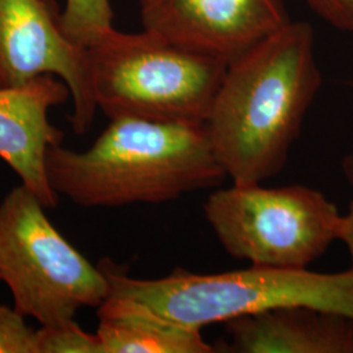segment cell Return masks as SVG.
Returning a JSON list of instances; mask_svg holds the SVG:
<instances>
[{
  "label": "cell",
  "instance_id": "1",
  "mask_svg": "<svg viewBox=\"0 0 353 353\" xmlns=\"http://www.w3.org/2000/svg\"><path fill=\"white\" fill-rule=\"evenodd\" d=\"M314 30L290 21L229 63L204 122L233 183L278 176L322 84Z\"/></svg>",
  "mask_w": 353,
  "mask_h": 353
},
{
  "label": "cell",
  "instance_id": "2",
  "mask_svg": "<svg viewBox=\"0 0 353 353\" xmlns=\"http://www.w3.org/2000/svg\"><path fill=\"white\" fill-rule=\"evenodd\" d=\"M87 151L61 145L46 153L52 190L83 207L166 203L223 183L204 123L121 117Z\"/></svg>",
  "mask_w": 353,
  "mask_h": 353
},
{
  "label": "cell",
  "instance_id": "3",
  "mask_svg": "<svg viewBox=\"0 0 353 353\" xmlns=\"http://www.w3.org/2000/svg\"><path fill=\"white\" fill-rule=\"evenodd\" d=\"M100 267L109 281V294L138 301L186 327L202 330L290 305L353 318V267L335 274L254 265L221 274L176 268L160 279L130 278L108 259Z\"/></svg>",
  "mask_w": 353,
  "mask_h": 353
},
{
  "label": "cell",
  "instance_id": "4",
  "mask_svg": "<svg viewBox=\"0 0 353 353\" xmlns=\"http://www.w3.org/2000/svg\"><path fill=\"white\" fill-rule=\"evenodd\" d=\"M93 99L110 119L204 123L229 64L150 32L113 29L88 49Z\"/></svg>",
  "mask_w": 353,
  "mask_h": 353
},
{
  "label": "cell",
  "instance_id": "5",
  "mask_svg": "<svg viewBox=\"0 0 353 353\" xmlns=\"http://www.w3.org/2000/svg\"><path fill=\"white\" fill-rule=\"evenodd\" d=\"M0 280L11 290L14 307L41 326L99 307L110 293L101 267L64 239L24 183L0 203Z\"/></svg>",
  "mask_w": 353,
  "mask_h": 353
},
{
  "label": "cell",
  "instance_id": "6",
  "mask_svg": "<svg viewBox=\"0 0 353 353\" xmlns=\"http://www.w3.org/2000/svg\"><path fill=\"white\" fill-rule=\"evenodd\" d=\"M204 216L233 258L254 265L307 268L335 240L341 214L319 190L233 183L214 191Z\"/></svg>",
  "mask_w": 353,
  "mask_h": 353
},
{
  "label": "cell",
  "instance_id": "7",
  "mask_svg": "<svg viewBox=\"0 0 353 353\" xmlns=\"http://www.w3.org/2000/svg\"><path fill=\"white\" fill-rule=\"evenodd\" d=\"M42 75L67 84L74 102L68 121L76 134H87L97 110L88 50L64 36L54 0H0V87H20Z\"/></svg>",
  "mask_w": 353,
  "mask_h": 353
},
{
  "label": "cell",
  "instance_id": "8",
  "mask_svg": "<svg viewBox=\"0 0 353 353\" xmlns=\"http://www.w3.org/2000/svg\"><path fill=\"white\" fill-rule=\"evenodd\" d=\"M145 32L232 63L290 24L284 0H139Z\"/></svg>",
  "mask_w": 353,
  "mask_h": 353
},
{
  "label": "cell",
  "instance_id": "9",
  "mask_svg": "<svg viewBox=\"0 0 353 353\" xmlns=\"http://www.w3.org/2000/svg\"><path fill=\"white\" fill-rule=\"evenodd\" d=\"M71 97L64 81L42 75L20 87H0V159L20 176L45 208L59 195L46 174V153L62 145L64 134L49 121V110Z\"/></svg>",
  "mask_w": 353,
  "mask_h": 353
},
{
  "label": "cell",
  "instance_id": "10",
  "mask_svg": "<svg viewBox=\"0 0 353 353\" xmlns=\"http://www.w3.org/2000/svg\"><path fill=\"white\" fill-rule=\"evenodd\" d=\"M225 325L221 352L353 353V318L312 306L275 307Z\"/></svg>",
  "mask_w": 353,
  "mask_h": 353
},
{
  "label": "cell",
  "instance_id": "11",
  "mask_svg": "<svg viewBox=\"0 0 353 353\" xmlns=\"http://www.w3.org/2000/svg\"><path fill=\"white\" fill-rule=\"evenodd\" d=\"M103 353H212L202 330L186 327L145 305L109 294L97 307Z\"/></svg>",
  "mask_w": 353,
  "mask_h": 353
},
{
  "label": "cell",
  "instance_id": "12",
  "mask_svg": "<svg viewBox=\"0 0 353 353\" xmlns=\"http://www.w3.org/2000/svg\"><path fill=\"white\" fill-rule=\"evenodd\" d=\"M113 16L109 0H67L61 26L72 43L88 50L113 30Z\"/></svg>",
  "mask_w": 353,
  "mask_h": 353
},
{
  "label": "cell",
  "instance_id": "13",
  "mask_svg": "<svg viewBox=\"0 0 353 353\" xmlns=\"http://www.w3.org/2000/svg\"><path fill=\"white\" fill-rule=\"evenodd\" d=\"M39 353H103L97 334L85 332L74 319L37 330Z\"/></svg>",
  "mask_w": 353,
  "mask_h": 353
},
{
  "label": "cell",
  "instance_id": "14",
  "mask_svg": "<svg viewBox=\"0 0 353 353\" xmlns=\"http://www.w3.org/2000/svg\"><path fill=\"white\" fill-rule=\"evenodd\" d=\"M0 353H39L37 331L16 307L0 303Z\"/></svg>",
  "mask_w": 353,
  "mask_h": 353
},
{
  "label": "cell",
  "instance_id": "15",
  "mask_svg": "<svg viewBox=\"0 0 353 353\" xmlns=\"http://www.w3.org/2000/svg\"><path fill=\"white\" fill-rule=\"evenodd\" d=\"M327 24L353 36V0H305Z\"/></svg>",
  "mask_w": 353,
  "mask_h": 353
},
{
  "label": "cell",
  "instance_id": "16",
  "mask_svg": "<svg viewBox=\"0 0 353 353\" xmlns=\"http://www.w3.org/2000/svg\"><path fill=\"white\" fill-rule=\"evenodd\" d=\"M338 240L344 242V245L347 246L351 255L353 267V199L352 202L350 203L348 212L341 216L339 230H338Z\"/></svg>",
  "mask_w": 353,
  "mask_h": 353
},
{
  "label": "cell",
  "instance_id": "17",
  "mask_svg": "<svg viewBox=\"0 0 353 353\" xmlns=\"http://www.w3.org/2000/svg\"><path fill=\"white\" fill-rule=\"evenodd\" d=\"M341 169H343V174L345 176L347 182L353 188V153H350L348 156H345L343 159Z\"/></svg>",
  "mask_w": 353,
  "mask_h": 353
}]
</instances>
